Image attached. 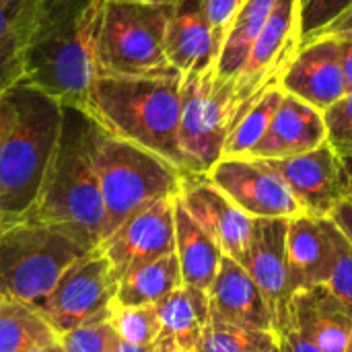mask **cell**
<instances>
[{"instance_id":"cell-1","label":"cell","mask_w":352,"mask_h":352,"mask_svg":"<svg viewBox=\"0 0 352 352\" xmlns=\"http://www.w3.org/2000/svg\"><path fill=\"white\" fill-rule=\"evenodd\" d=\"M105 0H35L23 82L87 111L97 80L95 47Z\"/></svg>"},{"instance_id":"cell-2","label":"cell","mask_w":352,"mask_h":352,"mask_svg":"<svg viewBox=\"0 0 352 352\" xmlns=\"http://www.w3.org/2000/svg\"><path fill=\"white\" fill-rule=\"evenodd\" d=\"M99 132L101 126L89 111L62 105L58 142L29 214L33 221L68 225L93 245H99L105 221L95 163Z\"/></svg>"},{"instance_id":"cell-3","label":"cell","mask_w":352,"mask_h":352,"mask_svg":"<svg viewBox=\"0 0 352 352\" xmlns=\"http://www.w3.org/2000/svg\"><path fill=\"white\" fill-rule=\"evenodd\" d=\"M87 111L109 134L167 159L186 173L179 151L182 74L97 76Z\"/></svg>"},{"instance_id":"cell-4","label":"cell","mask_w":352,"mask_h":352,"mask_svg":"<svg viewBox=\"0 0 352 352\" xmlns=\"http://www.w3.org/2000/svg\"><path fill=\"white\" fill-rule=\"evenodd\" d=\"M14 118L0 140V214L4 225L29 219L54 155L62 103L19 82L12 89Z\"/></svg>"},{"instance_id":"cell-5","label":"cell","mask_w":352,"mask_h":352,"mask_svg":"<svg viewBox=\"0 0 352 352\" xmlns=\"http://www.w3.org/2000/svg\"><path fill=\"white\" fill-rule=\"evenodd\" d=\"M95 248L68 225L33 219L4 225L0 231V299L35 309L66 268Z\"/></svg>"},{"instance_id":"cell-6","label":"cell","mask_w":352,"mask_h":352,"mask_svg":"<svg viewBox=\"0 0 352 352\" xmlns=\"http://www.w3.org/2000/svg\"><path fill=\"white\" fill-rule=\"evenodd\" d=\"M95 163L105 212L101 239L116 231L134 212L153 202L175 198L182 190V169L103 128L97 138Z\"/></svg>"},{"instance_id":"cell-7","label":"cell","mask_w":352,"mask_h":352,"mask_svg":"<svg viewBox=\"0 0 352 352\" xmlns=\"http://www.w3.org/2000/svg\"><path fill=\"white\" fill-rule=\"evenodd\" d=\"M171 6L144 0H105L95 47L97 76L179 74L165 54Z\"/></svg>"},{"instance_id":"cell-8","label":"cell","mask_w":352,"mask_h":352,"mask_svg":"<svg viewBox=\"0 0 352 352\" xmlns=\"http://www.w3.org/2000/svg\"><path fill=\"white\" fill-rule=\"evenodd\" d=\"M248 111L235 80L217 76V66L182 74L179 151L186 173L206 175L221 159L227 136Z\"/></svg>"},{"instance_id":"cell-9","label":"cell","mask_w":352,"mask_h":352,"mask_svg":"<svg viewBox=\"0 0 352 352\" xmlns=\"http://www.w3.org/2000/svg\"><path fill=\"white\" fill-rule=\"evenodd\" d=\"M118 280L99 248L66 268L50 295L35 307L45 324L62 336L87 324L109 322Z\"/></svg>"},{"instance_id":"cell-10","label":"cell","mask_w":352,"mask_h":352,"mask_svg":"<svg viewBox=\"0 0 352 352\" xmlns=\"http://www.w3.org/2000/svg\"><path fill=\"white\" fill-rule=\"evenodd\" d=\"M206 177L252 219H295L303 214L287 184L262 159L223 157Z\"/></svg>"},{"instance_id":"cell-11","label":"cell","mask_w":352,"mask_h":352,"mask_svg":"<svg viewBox=\"0 0 352 352\" xmlns=\"http://www.w3.org/2000/svg\"><path fill=\"white\" fill-rule=\"evenodd\" d=\"M175 198L148 204L99 241L97 248L107 258L118 283L132 270L175 254Z\"/></svg>"},{"instance_id":"cell-12","label":"cell","mask_w":352,"mask_h":352,"mask_svg":"<svg viewBox=\"0 0 352 352\" xmlns=\"http://www.w3.org/2000/svg\"><path fill=\"white\" fill-rule=\"evenodd\" d=\"M299 50V0H276L272 14L256 39L252 54L235 78V89L245 107H250L262 91L276 85Z\"/></svg>"},{"instance_id":"cell-13","label":"cell","mask_w":352,"mask_h":352,"mask_svg":"<svg viewBox=\"0 0 352 352\" xmlns=\"http://www.w3.org/2000/svg\"><path fill=\"white\" fill-rule=\"evenodd\" d=\"M291 190L301 210L326 219L344 200L342 159L324 142L322 146L287 159H262Z\"/></svg>"},{"instance_id":"cell-14","label":"cell","mask_w":352,"mask_h":352,"mask_svg":"<svg viewBox=\"0 0 352 352\" xmlns=\"http://www.w3.org/2000/svg\"><path fill=\"white\" fill-rule=\"evenodd\" d=\"M190 217L217 241L221 252L243 264L254 219L237 208L206 175L184 173L177 194Z\"/></svg>"},{"instance_id":"cell-15","label":"cell","mask_w":352,"mask_h":352,"mask_svg":"<svg viewBox=\"0 0 352 352\" xmlns=\"http://www.w3.org/2000/svg\"><path fill=\"white\" fill-rule=\"evenodd\" d=\"M291 219H254L243 268L262 291L272 314L274 330L280 336L289 326L291 293L287 283L285 243Z\"/></svg>"},{"instance_id":"cell-16","label":"cell","mask_w":352,"mask_h":352,"mask_svg":"<svg viewBox=\"0 0 352 352\" xmlns=\"http://www.w3.org/2000/svg\"><path fill=\"white\" fill-rule=\"evenodd\" d=\"M283 93L324 111L346 95L340 47L334 35H320L299 45L280 80Z\"/></svg>"},{"instance_id":"cell-17","label":"cell","mask_w":352,"mask_h":352,"mask_svg":"<svg viewBox=\"0 0 352 352\" xmlns=\"http://www.w3.org/2000/svg\"><path fill=\"white\" fill-rule=\"evenodd\" d=\"M208 309L210 320L248 330L276 332L262 291L248 270L225 254L208 289Z\"/></svg>"},{"instance_id":"cell-18","label":"cell","mask_w":352,"mask_h":352,"mask_svg":"<svg viewBox=\"0 0 352 352\" xmlns=\"http://www.w3.org/2000/svg\"><path fill=\"white\" fill-rule=\"evenodd\" d=\"M287 328L322 352H352V316L328 287L295 293Z\"/></svg>"},{"instance_id":"cell-19","label":"cell","mask_w":352,"mask_h":352,"mask_svg":"<svg viewBox=\"0 0 352 352\" xmlns=\"http://www.w3.org/2000/svg\"><path fill=\"white\" fill-rule=\"evenodd\" d=\"M285 258L291 297L299 291L326 287L334 260V250L328 233V217L318 219L303 212L291 219L285 243Z\"/></svg>"},{"instance_id":"cell-20","label":"cell","mask_w":352,"mask_h":352,"mask_svg":"<svg viewBox=\"0 0 352 352\" xmlns=\"http://www.w3.org/2000/svg\"><path fill=\"white\" fill-rule=\"evenodd\" d=\"M165 54L179 72H202L217 66V43L206 16L204 0H177L165 31Z\"/></svg>"},{"instance_id":"cell-21","label":"cell","mask_w":352,"mask_h":352,"mask_svg":"<svg viewBox=\"0 0 352 352\" xmlns=\"http://www.w3.org/2000/svg\"><path fill=\"white\" fill-rule=\"evenodd\" d=\"M326 142L322 111L305 101L283 95V101L264 134L250 153L252 159H287L309 153Z\"/></svg>"},{"instance_id":"cell-22","label":"cell","mask_w":352,"mask_h":352,"mask_svg":"<svg viewBox=\"0 0 352 352\" xmlns=\"http://www.w3.org/2000/svg\"><path fill=\"white\" fill-rule=\"evenodd\" d=\"M159 318L157 352H196L202 332L210 320L208 293L182 285L155 305Z\"/></svg>"},{"instance_id":"cell-23","label":"cell","mask_w":352,"mask_h":352,"mask_svg":"<svg viewBox=\"0 0 352 352\" xmlns=\"http://www.w3.org/2000/svg\"><path fill=\"white\" fill-rule=\"evenodd\" d=\"M175 219V256L182 270V280L188 287H196L208 293L221 260L223 252L217 241L190 217L179 198H175L173 206Z\"/></svg>"},{"instance_id":"cell-24","label":"cell","mask_w":352,"mask_h":352,"mask_svg":"<svg viewBox=\"0 0 352 352\" xmlns=\"http://www.w3.org/2000/svg\"><path fill=\"white\" fill-rule=\"evenodd\" d=\"M276 0H248L235 21L231 23L217 58V76L225 80H235L256 43L264 31Z\"/></svg>"},{"instance_id":"cell-25","label":"cell","mask_w":352,"mask_h":352,"mask_svg":"<svg viewBox=\"0 0 352 352\" xmlns=\"http://www.w3.org/2000/svg\"><path fill=\"white\" fill-rule=\"evenodd\" d=\"M35 0H0V95L25 78V43Z\"/></svg>"},{"instance_id":"cell-26","label":"cell","mask_w":352,"mask_h":352,"mask_svg":"<svg viewBox=\"0 0 352 352\" xmlns=\"http://www.w3.org/2000/svg\"><path fill=\"white\" fill-rule=\"evenodd\" d=\"M184 285L175 254L159 258L126 274L118 283L116 305L120 307H155L169 293Z\"/></svg>"},{"instance_id":"cell-27","label":"cell","mask_w":352,"mask_h":352,"mask_svg":"<svg viewBox=\"0 0 352 352\" xmlns=\"http://www.w3.org/2000/svg\"><path fill=\"white\" fill-rule=\"evenodd\" d=\"M56 340V332L31 305L0 299V352H27Z\"/></svg>"},{"instance_id":"cell-28","label":"cell","mask_w":352,"mask_h":352,"mask_svg":"<svg viewBox=\"0 0 352 352\" xmlns=\"http://www.w3.org/2000/svg\"><path fill=\"white\" fill-rule=\"evenodd\" d=\"M280 85H272L248 107V111L237 120L231 134L227 136L223 157H250L254 146L264 138L280 101H283Z\"/></svg>"},{"instance_id":"cell-29","label":"cell","mask_w":352,"mask_h":352,"mask_svg":"<svg viewBox=\"0 0 352 352\" xmlns=\"http://www.w3.org/2000/svg\"><path fill=\"white\" fill-rule=\"evenodd\" d=\"M280 342L276 332L248 330L208 320L196 352H264Z\"/></svg>"},{"instance_id":"cell-30","label":"cell","mask_w":352,"mask_h":352,"mask_svg":"<svg viewBox=\"0 0 352 352\" xmlns=\"http://www.w3.org/2000/svg\"><path fill=\"white\" fill-rule=\"evenodd\" d=\"M109 324L116 330V334L120 336V340L136 344V346H148V349H155V342L161 332L155 307L113 305Z\"/></svg>"},{"instance_id":"cell-31","label":"cell","mask_w":352,"mask_h":352,"mask_svg":"<svg viewBox=\"0 0 352 352\" xmlns=\"http://www.w3.org/2000/svg\"><path fill=\"white\" fill-rule=\"evenodd\" d=\"M328 233L334 250V260L326 287L352 316V245L342 235V231L332 223V219H328Z\"/></svg>"},{"instance_id":"cell-32","label":"cell","mask_w":352,"mask_h":352,"mask_svg":"<svg viewBox=\"0 0 352 352\" xmlns=\"http://www.w3.org/2000/svg\"><path fill=\"white\" fill-rule=\"evenodd\" d=\"M351 6L352 0H299V45L316 39Z\"/></svg>"},{"instance_id":"cell-33","label":"cell","mask_w":352,"mask_h":352,"mask_svg":"<svg viewBox=\"0 0 352 352\" xmlns=\"http://www.w3.org/2000/svg\"><path fill=\"white\" fill-rule=\"evenodd\" d=\"M326 142L340 157H352V93H346L322 111Z\"/></svg>"},{"instance_id":"cell-34","label":"cell","mask_w":352,"mask_h":352,"mask_svg":"<svg viewBox=\"0 0 352 352\" xmlns=\"http://www.w3.org/2000/svg\"><path fill=\"white\" fill-rule=\"evenodd\" d=\"M58 342L64 352H113L120 336L109 322H97L58 336Z\"/></svg>"},{"instance_id":"cell-35","label":"cell","mask_w":352,"mask_h":352,"mask_svg":"<svg viewBox=\"0 0 352 352\" xmlns=\"http://www.w3.org/2000/svg\"><path fill=\"white\" fill-rule=\"evenodd\" d=\"M245 2L248 0H204V8H206V16H208L212 35H214L217 50H221L231 23L235 21V16L239 14L241 6Z\"/></svg>"},{"instance_id":"cell-36","label":"cell","mask_w":352,"mask_h":352,"mask_svg":"<svg viewBox=\"0 0 352 352\" xmlns=\"http://www.w3.org/2000/svg\"><path fill=\"white\" fill-rule=\"evenodd\" d=\"M328 219H332V223L342 231V235L351 241L352 245V202L342 200V202L332 210V214H330Z\"/></svg>"},{"instance_id":"cell-37","label":"cell","mask_w":352,"mask_h":352,"mask_svg":"<svg viewBox=\"0 0 352 352\" xmlns=\"http://www.w3.org/2000/svg\"><path fill=\"white\" fill-rule=\"evenodd\" d=\"M338 39L340 47V60H342V72L346 82V93H352V33L346 35H334Z\"/></svg>"},{"instance_id":"cell-38","label":"cell","mask_w":352,"mask_h":352,"mask_svg":"<svg viewBox=\"0 0 352 352\" xmlns=\"http://www.w3.org/2000/svg\"><path fill=\"white\" fill-rule=\"evenodd\" d=\"M280 344H283L285 352H322L318 346H314L311 342L301 338L293 328H287L280 334Z\"/></svg>"},{"instance_id":"cell-39","label":"cell","mask_w":352,"mask_h":352,"mask_svg":"<svg viewBox=\"0 0 352 352\" xmlns=\"http://www.w3.org/2000/svg\"><path fill=\"white\" fill-rule=\"evenodd\" d=\"M14 89V87H12ZM12 89L0 95V140L4 138L12 118H14V101H12Z\"/></svg>"},{"instance_id":"cell-40","label":"cell","mask_w":352,"mask_h":352,"mask_svg":"<svg viewBox=\"0 0 352 352\" xmlns=\"http://www.w3.org/2000/svg\"><path fill=\"white\" fill-rule=\"evenodd\" d=\"M346 33H352V6L342 16H338L330 27H326L320 35H346Z\"/></svg>"},{"instance_id":"cell-41","label":"cell","mask_w":352,"mask_h":352,"mask_svg":"<svg viewBox=\"0 0 352 352\" xmlns=\"http://www.w3.org/2000/svg\"><path fill=\"white\" fill-rule=\"evenodd\" d=\"M342 196L352 202V157L342 159Z\"/></svg>"},{"instance_id":"cell-42","label":"cell","mask_w":352,"mask_h":352,"mask_svg":"<svg viewBox=\"0 0 352 352\" xmlns=\"http://www.w3.org/2000/svg\"><path fill=\"white\" fill-rule=\"evenodd\" d=\"M113 352H153V349H148V346H136V344H130V342L120 340Z\"/></svg>"},{"instance_id":"cell-43","label":"cell","mask_w":352,"mask_h":352,"mask_svg":"<svg viewBox=\"0 0 352 352\" xmlns=\"http://www.w3.org/2000/svg\"><path fill=\"white\" fill-rule=\"evenodd\" d=\"M27 352H64V349H62V344L56 340V342H52V344L37 346V349H31V351H27Z\"/></svg>"},{"instance_id":"cell-44","label":"cell","mask_w":352,"mask_h":352,"mask_svg":"<svg viewBox=\"0 0 352 352\" xmlns=\"http://www.w3.org/2000/svg\"><path fill=\"white\" fill-rule=\"evenodd\" d=\"M144 2H157V4H173L177 0H144Z\"/></svg>"},{"instance_id":"cell-45","label":"cell","mask_w":352,"mask_h":352,"mask_svg":"<svg viewBox=\"0 0 352 352\" xmlns=\"http://www.w3.org/2000/svg\"><path fill=\"white\" fill-rule=\"evenodd\" d=\"M264 352H285V351H283V344L278 342L276 346H272V349H268V351H264Z\"/></svg>"},{"instance_id":"cell-46","label":"cell","mask_w":352,"mask_h":352,"mask_svg":"<svg viewBox=\"0 0 352 352\" xmlns=\"http://www.w3.org/2000/svg\"><path fill=\"white\" fill-rule=\"evenodd\" d=\"M2 227H4V221H2V214H0V231H2Z\"/></svg>"},{"instance_id":"cell-47","label":"cell","mask_w":352,"mask_h":352,"mask_svg":"<svg viewBox=\"0 0 352 352\" xmlns=\"http://www.w3.org/2000/svg\"><path fill=\"white\" fill-rule=\"evenodd\" d=\"M153 352H157V351H153Z\"/></svg>"}]
</instances>
